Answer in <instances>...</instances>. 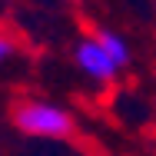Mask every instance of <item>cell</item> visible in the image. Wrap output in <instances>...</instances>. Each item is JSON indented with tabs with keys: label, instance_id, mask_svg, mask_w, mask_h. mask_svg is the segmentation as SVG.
Segmentation results:
<instances>
[{
	"label": "cell",
	"instance_id": "cell-2",
	"mask_svg": "<svg viewBox=\"0 0 156 156\" xmlns=\"http://www.w3.org/2000/svg\"><path fill=\"white\" fill-rule=\"evenodd\" d=\"M10 120L23 136H33V140H70L76 133L73 113L57 100H40V96L17 100L10 110Z\"/></svg>",
	"mask_w": 156,
	"mask_h": 156
},
{
	"label": "cell",
	"instance_id": "cell-1",
	"mask_svg": "<svg viewBox=\"0 0 156 156\" xmlns=\"http://www.w3.org/2000/svg\"><path fill=\"white\" fill-rule=\"evenodd\" d=\"M133 60V50L116 30H96L90 37H83L73 47V63L76 70L93 80V83H110L123 73Z\"/></svg>",
	"mask_w": 156,
	"mask_h": 156
},
{
	"label": "cell",
	"instance_id": "cell-3",
	"mask_svg": "<svg viewBox=\"0 0 156 156\" xmlns=\"http://www.w3.org/2000/svg\"><path fill=\"white\" fill-rule=\"evenodd\" d=\"M13 53H17V40H13V37H7V33H0V66L10 60Z\"/></svg>",
	"mask_w": 156,
	"mask_h": 156
}]
</instances>
